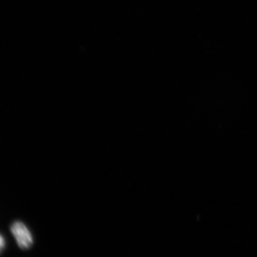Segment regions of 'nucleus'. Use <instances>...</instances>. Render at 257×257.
Listing matches in <instances>:
<instances>
[{
	"label": "nucleus",
	"mask_w": 257,
	"mask_h": 257,
	"mask_svg": "<svg viewBox=\"0 0 257 257\" xmlns=\"http://www.w3.org/2000/svg\"><path fill=\"white\" fill-rule=\"evenodd\" d=\"M11 232L21 249H29L33 244V237L30 230L21 221H16L12 225Z\"/></svg>",
	"instance_id": "f257e3e1"
},
{
	"label": "nucleus",
	"mask_w": 257,
	"mask_h": 257,
	"mask_svg": "<svg viewBox=\"0 0 257 257\" xmlns=\"http://www.w3.org/2000/svg\"><path fill=\"white\" fill-rule=\"evenodd\" d=\"M6 246V240L5 237L0 234V252L3 251Z\"/></svg>",
	"instance_id": "f03ea898"
}]
</instances>
